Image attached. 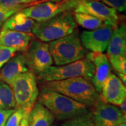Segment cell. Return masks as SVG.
I'll return each mask as SVG.
<instances>
[{
    "mask_svg": "<svg viewBox=\"0 0 126 126\" xmlns=\"http://www.w3.org/2000/svg\"><path fill=\"white\" fill-rule=\"evenodd\" d=\"M10 87L13 91L16 108L22 109L28 117L39 94L35 74L30 71L21 74L14 79Z\"/></svg>",
    "mask_w": 126,
    "mask_h": 126,
    "instance_id": "cell-5",
    "label": "cell"
},
{
    "mask_svg": "<svg viewBox=\"0 0 126 126\" xmlns=\"http://www.w3.org/2000/svg\"><path fill=\"white\" fill-rule=\"evenodd\" d=\"M34 38L33 34L2 28L0 31V46L14 48L16 52H25Z\"/></svg>",
    "mask_w": 126,
    "mask_h": 126,
    "instance_id": "cell-14",
    "label": "cell"
},
{
    "mask_svg": "<svg viewBox=\"0 0 126 126\" xmlns=\"http://www.w3.org/2000/svg\"><path fill=\"white\" fill-rule=\"evenodd\" d=\"M29 71L24 54L14 55L0 69V81L10 84L14 79Z\"/></svg>",
    "mask_w": 126,
    "mask_h": 126,
    "instance_id": "cell-15",
    "label": "cell"
},
{
    "mask_svg": "<svg viewBox=\"0 0 126 126\" xmlns=\"http://www.w3.org/2000/svg\"><path fill=\"white\" fill-rule=\"evenodd\" d=\"M14 108H16V102L11 88L7 83L0 81V109Z\"/></svg>",
    "mask_w": 126,
    "mask_h": 126,
    "instance_id": "cell-20",
    "label": "cell"
},
{
    "mask_svg": "<svg viewBox=\"0 0 126 126\" xmlns=\"http://www.w3.org/2000/svg\"><path fill=\"white\" fill-rule=\"evenodd\" d=\"M119 109L121 111L122 114L123 115V116L126 118V98L119 105Z\"/></svg>",
    "mask_w": 126,
    "mask_h": 126,
    "instance_id": "cell-28",
    "label": "cell"
},
{
    "mask_svg": "<svg viewBox=\"0 0 126 126\" xmlns=\"http://www.w3.org/2000/svg\"><path fill=\"white\" fill-rule=\"evenodd\" d=\"M47 1L49 0H0V6L8 9H16L21 11L28 6Z\"/></svg>",
    "mask_w": 126,
    "mask_h": 126,
    "instance_id": "cell-21",
    "label": "cell"
},
{
    "mask_svg": "<svg viewBox=\"0 0 126 126\" xmlns=\"http://www.w3.org/2000/svg\"><path fill=\"white\" fill-rule=\"evenodd\" d=\"M20 126H29V124H28V121H27V118H25L23 119L21 123H20Z\"/></svg>",
    "mask_w": 126,
    "mask_h": 126,
    "instance_id": "cell-29",
    "label": "cell"
},
{
    "mask_svg": "<svg viewBox=\"0 0 126 126\" xmlns=\"http://www.w3.org/2000/svg\"><path fill=\"white\" fill-rule=\"evenodd\" d=\"M25 118H27V116L22 109L15 108L14 112L9 116L6 126H20Z\"/></svg>",
    "mask_w": 126,
    "mask_h": 126,
    "instance_id": "cell-23",
    "label": "cell"
},
{
    "mask_svg": "<svg viewBox=\"0 0 126 126\" xmlns=\"http://www.w3.org/2000/svg\"><path fill=\"white\" fill-rule=\"evenodd\" d=\"M55 119L53 114L38 101L29 113L27 121L29 126H51Z\"/></svg>",
    "mask_w": 126,
    "mask_h": 126,
    "instance_id": "cell-18",
    "label": "cell"
},
{
    "mask_svg": "<svg viewBox=\"0 0 126 126\" xmlns=\"http://www.w3.org/2000/svg\"><path fill=\"white\" fill-rule=\"evenodd\" d=\"M107 50L109 61L120 56L126 55V27L125 23H121L114 28Z\"/></svg>",
    "mask_w": 126,
    "mask_h": 126,
    "instance_id": "cell-16",
    "label": "cell"
},
{
    "mask_svg": "<svg viewBox=\"0 0 126 126\" xmlns=\"http://www.w3.org/2000/svg\"><path fill=\"white\" fill-rule=\"evenodd\" d=\"M55 66H62L84 58L88 50L81 44L77 30L58 40L48 43Z\"/></svg>",
    "mask_w": 126,
    "mask_h": 126,
    "instance_id": "cell-4",
    "label": "cell"
},
{
    "mask_svg": "<svg viewBox=\"0 0 126 126\" xmlns=\"http://www.w3.org/2000/svg\"><path fill=\"white\" fill-rule=\"evenodd\" d=\"M38 99L58 121H64L89 112L86 105L52 90L43 89Z\"/></svg>",
    "mask_w": 126,
    "mask_h": 126,
    "instance_id": "cell-2",
    "label": "cell"
},
{
    "mask_svg": "<svg viewBox=\"0 0 126 126\" xmlns=\"http://www.w3.org/2000/svg\"><path fill=\"white\" fill-rule=\"evenodd\" d=\"M15 108L10 109H0V126H6L9 116L14 112Z\"/></svg>",
    "mask_w": 126,
    "mask_h": 126,
    "instance_id": "cell-27",
    "label": "cell"
},
{
    "mask_svg": "<svg viewBox=\"0 0 126 126\" xmlns=\"http://www.w3.org/2000/svg\"><path fill=\"white\" fill-rule=\"evenodd\" d=\"M83 0H61L59 1H47L32 5L22 10L27 17L36 22H42L53 18L65 11H73Z\"/></svg>",
    "mask_w": 126,
    "mask_h": 126,
    "instance_id": "cell-7",
    "label": "cell"
},
{
    "mask_svg": "<svg viewBox=\"0 0 126 126\" xmlns=\"http://www.w3.org/2000/svg\"><path fill=\"white\" fill-rule=\"evenodd\" d=\"M94 70L93 64L84 58L62 66H51L45 72L39 74V78L44 83L76 77H83L91 81Z\"/></svg>",
    "mask_w": 126,
    "mask_h": 126,
    "instance_id": "cell-6",
    "label": "cell"
},
{
    "mask_svg": "<svg viewBox=\"0 0 126 126\" xmlns=\"http://www.w3.org/2000/svg\"><path fill=\"white\" fill-rule=\"evenodd\" d=\"M100 93L101 100L116 106H119L126 98V86L113 73H111L104 82Z\"/></svg>",
    "mask_w": 126,
    "mask_h": 126,
    "instance_id": "cell-13",
    "label": "cell"
},
{
    "mask_svg": "<svg viewBox=\"0 0 126 126\" xmlns=\"http://www.w3.org/2000/svg\"><path fill=\"white\" fill-rule=\"evenodd\" d=\"M43 89L64 94L86 107H94L100 99L99 93L95 90L91 81L83 77L45 82Z\"/></svg>",
    "mask_w": 126,
    "mask_h": 126,
    "instance_id": "cell-1",
    "label": "cell"
},
{
    "mask_svg": "<svg viewBox=\"0 0 126 126\" xmlns=\"http://www.w3.org/2000/svg\"><path fill=\"white\" fill-rule=\"evenodd\" d=\"M20 10L16 9H8L0 6V27L3 26L4 23L9 19L12 15ZM22 11V10H21Z\"/></svg>",
    "mask_w": 126,
    "mask_h": 126,
    "instance_id": "cell-26",
    "label": "cell"
},
{
    "mask_svg": "<svg viewBox=\"0 0 126 126\" xmlns=\"http://www.w3.org/2000/svg\"><path fill=\"white\" fill-rule=\"evenodd\" d=\"M101 1L109 7L115 9L117 12L126 11V0H101Z\"/></svg>",
    "mask_w": 126,
    "mask_h": 126,
    "instance_id": "cell-25",
    "label": "cell"
},
{
    "mask_svg": "<svg viewBox=\"0 0 126 126\" xmlns=\"http://www.w3.org/2000/svg\"><path fill=\"white\" fill-rule=\"evenodd\" d=\"M0 31H1V29H0Z\"/></svg>",
    "mask_w": 126,
    "mask_h": 126,
    "instance_id": "cell-32",
    "label": "cell"
},
{
    "mask_svg": "<svg viewBox=\"0 0 126 126\" xmlns=\"http://www.w3.org/2000/svg\"><path fill=\"white\" fill-rule=\"evenodd\" d=\"M73 14L76 23L88 30H93L107 25L102 20L90 14L81 12H73Z\"/></svg>",
    "mask_w": 126,
    "mask_h": 126,
    "instance_id": "cell-19",
    "label": "cell"
},
{
    "mask_svg": "<svg viewBox=\"0 0 126 126\" xmlns=\"http://www.w3.org/2000/svg\"><path fill=\"white\" fill-rule=\"evenodd\" d=\"M92 113L95 126H116L123 121H126L119 107L106 103L99 99L94 106Z\"/></svg>",
    "mask_w": 126,
    "mask_h": 126,
    "instance_id": "cell-11",
    "label": "cell"
},
{
    "mask_svg": "<svg viewBox=\"0 0 126 126\" xmlns=\"http://www.w3.org/2000/svg\"><path fill=\"white\" fill-rule=\"evenodd\" d=\"M116 126H126V121H123L120 122Z\"/></svg>",
    "mask_w": 126,
    "mask_h": 126,
    "instance_id": "cell-30",
    "label": "cell"
},
{
    "mask_svg": "<svg viewBox=\"0 0 126 126\" xmlns=\"http://www.w3.org/2000/svg\"><path fill=\"white\" fill-rule=\"evenodd\" d=\"M76 29L73 11H68L45 21L36 22L32 34L41 41L48 43L71 34Z\"/></svg>",
    "mask_w": 126,
    "mask_h": 126,
    "instance_id": "cell-3",
    "label": "cell"
},
{
    "mask_svg": "<svg viewBox=\"0 0 126 126\" xmlns=\"http://www.w3.org/2000/svg\"><path fill=\"white\" fill-rule=\"evenodd\" d=\"M115 27L109 25L93 30L82 32L80 39L87 50L93 53H104L108 47Z\"/></svg>",
    "mask_w": 126,
    "mask_h": 126,
    "instance_id": "cell-10",
    "label": "cell"
},
{
    "mask_svg": "<svg viewBox=\"0 0 126 126\" xmlns=\"http://www.w3.org/2000/svg\"><path fill=\"white\" fill-rule=\"evenodd\" d=\"M24 55L29 71L39 75L53 64L48 43L32 40Z\"/></svg>",
    "mask_w": 126,
    "mask_h": 126,
    "instance_id": "cell-8",
    "label": "cell"
},
{
    "mask_svg": "<svg viewBox=\"0 0 126 126\" xmlns=\"http://www.w3.org/2000/svg\"><path fill=\"white\" fill-rule=\"evenodd\" d=\"M36 23L35 20L27 17L22 11H20L12 15L4 23L2 28L26 34H32V30Z\"/></svg>",
    "mask_w": 126,
    "mask_h": 126,
    "instance_id": "cell-17",
    "label": "cell"
},
{
    "mask_svg": "<svg viewBox=\"0 0 126 126\" xmlns=\"http://www.w3.org/2000/svg\"><path fill=\"white\" fill-rule=\"evenodd\" d=\"M50 1H53V2H55V1H61V0H49Z\"/></svg>",
    "mask_w": 126,
    "mask_h": 126,
    "instance_id": "cell-31",
    "label": "cell"
},
{
    "mask_svg": "<svg viewBox=\"0 0 126 126\" xmlns=\"http://www.w3.org/2000/svg\"><path fill=\"white\" fill-rule=\"evenodd\" d=\"M16 53V50L14 48L0 46V69L9 61L14 57Z\"/></svg>",
    "mask_w": 126,
    "mask_h": 126,
    "instance_id": "cell-24",
    "label": "cell"
},
{
    "mask_svg": "<svg viewBox=\"0 0 126 126\" xmlns=\"http://www.w3.org/2000/svg\"><path fill=\"white\" fill-rule=\"evenodd\" d=\"M61 126H95L91 112L64 121Z\"/></svg>",
    "mask_w": 126,
    "mask_h": 126,
    "instance_id": "cell-22",
    "label": "cell"
},
{
    "mask_svg": "<svg viewBox=\"0 0 126 126\" xmlns=\"http://www.w3.org/2000/svg\"><path fill=\"white\" fill-rule=\"evenodd\" d=\"M92 15L102 20L107 25L116 27L118 25L119 16L115 9L109 7L99 0H83L74 10Z\"/></svg>",
    "mask_w": 126,
    "mask_h": 126,
    "instance_id": "cell-9",
    "label": "cell"
},
{
    "mask_svg": "<svg viewBox=\"0 0 126 126\" xmlns=\"http://www.w3.org/2000/svg\"><path fill=\"white\" fill-rule=\"evenodd\" d=\"M85 58L93 64L94 67L91 83L95 90L100 93L104 82L111 73V66L107 55L103 53H87Z\"/></svg>",
    "mask_w": 126,
    "mask_h": 126,
    "instance_id": "cell-12",
    "label": "cell"
}]
</instances>
